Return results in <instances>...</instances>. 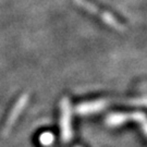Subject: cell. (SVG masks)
I'll use <instances>...</instances> for the list:
<instances>
[{"label": "cell", "instance_id": "obj_1", "mask_svg": "<svg viewBox=\"0 0 147 147\" xmlns=\"http://www.w3.org/2000/svg\"><path fill=\"white\" fill-rule=\"evenodd\" d=\"M73 2L76 5L81 7L82 9L88 11L89 13L98 16V18H99L100 20L102 22H105L108 26H110V27H112V28L117 30V31H120V32L125 31V28H126L125 25H124L123 23H121L113 14H111L110 12H108V11L99 9V8H98L97 5H95L92 1H89V0H73Z\"/></svg>", "mask_w": 147, "mask_h": 147}, {"label": "cell", "instance_id": "obj_2", "mask_svg": "<svg viewBox=\"0 0 147 147\" xmlns=\"http://www.w3.org/2000/svg\"><path fill=\"white\" fill-rule=\"evenodd\" d=\"M60 132L61 140L64 143H69L72 140V110L70 99L67 97H63L60 101Z\"/></svg>", "mask_w": 147, "mask_h": 147}, {"label": "cell", "instance_id": "obj_3", "mask_svg": "<svg viewBox=\"0 0 147 147\" xmlns=\"http://www.w3.org/2000/svg\"><path fill=\"white\" fill-rule=\"evenodd\" d=\"M131 121L141 125L143 134L146 135V117L143 112H115L107 117L106 123L109 126H119Z\"/></svg>", "mask_w": 147, "mask_h": 147}, {"label": "cell", "instance_id": "obj_4", "mask_svg": "<svg viewBox=\"0 0 147 147\" xmlns=\"http://www.w3.org/2000/svg\"><path fill=\"white\" fill-rule=\"evenodd\" d=\"M28 98H30L28 95L23 94L19 97V99L16 100V102L12 107L10 113H9V116H8L7 120H5V125H3V129H2L3 130L2 131L3 132V135H7L10 132L11 127L14 125L16 121L19 119V117L21 116L22 111L24 110V108L26 107L27 102H28Z\"/></svg>", "mask_w": 147, "mask_h": 147}, {"label": "cell", "instance_id": "obj_5", "mask_svg": "<svg viewBox=\"0 0 147 147\" xmlns=\"http://www.w3.org/2000/svg\"><path fill=\"white\" fill-rule=\"evenodd\" d=\"M110 104V100L107 98H100L92 101L82 102L76 107V111L81 115H90V113H97L99 111L104 110L107 106Z\"/></svg>", "mask_w": 147, "mask_h": 147}, {"label": "cell", "instance_id": "obj_6", "mask_svg": "<svg viewBox=\"0 0 147 147\" xmlns=\"http://www.w3.org/2000/svg\"><path fill=\"white\" fill-rule=\"evenodd\" d=\"M75 147H80V146H75Z\"/></svg>", "mask_w": 147, "mask_h": 147}]
</instances>
